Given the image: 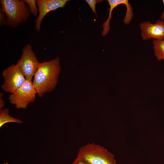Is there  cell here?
Here are the masks:
<instances>
[{
  "mask_svg": "<svg viewBox=\"0 0 164 164\" xmlns=\"http://www.w3.org/2000/svg\"><path fill=\"white\" fill-rule=\"evenodd\" d=\"M7 19L5 14L0 11V26H6Z\"/></svg>",
  "mask_w": 164,
  "mask_h": 164,
  "instance_id": "14",
  "label": "cell"
},
{
  "mask_svg": "<svg viewBox=\"0 0 164 164\" xmlns=\"http://www.w3.org/2000/svg\"><path fill=\"white\" fill-rule=\"evenodd\" d=\"M69 0H36L39 14L35 21V28L37 32L40 31L42 20L49 12L64 7Z\"/></svg>",
  "mask_w": 164,
  "mask_h": 164,
  "instance_id": "7",
  "label": "cell"
},
{
  "mask_svg": "<svg viewBox=\"0 0 164 164\" xmlns=\"http://www.w3.org/2000/svg\"><path fill=\"white\" fill-rule=\"evenodd\" d=\"M40 63L31 45L27 44L23 47L21 57L16 64L26 80H32Z\"/></svg>",
  "mask_w": 164,
  "mask_h": 164,
  "instance_id": "4",
  "label": "cell"
},
{
  "mask_svg": "<svg viewBox=\"0 0 164 164\" xmlns=\"http://www.w3.org/2000/svg\"><path fill=\"white\" fill-rule=\"evenodd\" d=\"M26 3L27 4L31 13L35 16H36L39 14V10L37 6L36 0H24Z\"/></svg>",
  "mask_w": 164,
  "mask_h": 164,
  "instance_id": "12",
  "label": "cell"
},
{
  "mask_svg": "<svg viewBox=\"0 0 164 164\" xmlns=\"http://www.w3.org/2000/svg\"><path fill=\"white\" fill-rule=\"evenodd\" d=\"M152 43L154 55L157 60L164 61V40L154 39Z\"/></svg>",
  "mask_w": 164,
  "mask_h": 164,
  "instance_id": "10",
  "label": "cell"
},
{
  "mask_svg": "<svg viewBox=\"0 0 164 164\" xmlns=\"http://www.w3.org/2000/svg\"><path fill=\"white\" fill-rule=\"evenodd\" d=\"M3 164H9L8 163H4Z\"/></svg>",
  "mask_w": 164,
  "mask_h": 164,
  "instance_id": "18",
  "label": "cell"
},
{
  "mask_svg": "<svg viewBox=\"0 0 164 164\" xmlns=\"http://www.w3.org/2000/svg\"><path fill=\"white\" fill-rule=\"evenodd\" d=\"M88 164H116L114 155L103 146L88 143L81 147L77 157Z\"/></svg>",
  "mask_w": 164,
  "mask_h": 164,
  "instance_id": "3",
  "label": "cell"
},
{
  "mask_svg": "<svg viewBox=\"0 0 164 164\" xmlns=\"http://www.w3.org/2000/svg\"><path fill=\"white\" fill-rule=\"evenodd\" d=\"M10 122H14L19 124L23 122L21 120L10 116L8 108H6L3 110L0 109V127L5 124Z\"/></svg>",
  "mask_w": 164,
  "mask_h": 164,
  "instance_id": "11",
  "label": "cell"
},
{
  "mask_svg": "<svg viewBox=\"0 0 164 164\" xmlns=\"http://www.w3.org/2000/svg\"><path fill=\"white\" fill-rule=\"evenodd\" d=\"M61 67L58 57L48 61L40 63L35 74L32 83L39 97L55 89L58 82Z\"/></svg>",
  "mask_w": 164,
  "mask_h": 164,
  "instance_id": "1",
  "label": "cell"
},
{
  "mask_svg": "<svg viewBox=\"0 0 164 164\" xmlns=\"http://www.w3.org/2000/svg\"><path fill=\"white\" fill-rule=\"evenodd\" d=\"M141 34L144 40L154 39L164 40V21L159 20L155 23L145 21L139 25Z\"/></svg>",
  "mask_w": 164,
  "mask_h": 164,
  "instance_id": "8",
  "label": "cell"
},
{
  "mask_svg": "<svg viewBox=\"0 0 164 164\" xmlns=\"http://www.w3.org/2000/svg\"><path fill=\"white\" fill-rule=\"evenodd\" d=\"M3 95V94L2 93H1L0 94V109H1L2 108L4 105V101L2 99V96Z\"/></svg>",
  "mask_w": 164,
  "mask_h": 164,
  "instance_id": "16",
  "label": "cell"
},
{
  "mask_svg": "<svg viewBox=\"0 0 164 164\" xmlns=\"http://www.w3.org/2000/svg\"><path fill=\"white\" fill-rule=\"evenodd\" d=\"M107 1L110 6L109 15L108 19L103 23V30L102 32L103 36L106 35L110 30V21L111 18V13L113 9L120 4L125 5L126 7L131 5L128 0H108Z\"/></svg>",
  "mask_w": 164,
  "mask_h": 164,
  "instance_id": "9",
  "label": "cell"
},
{
  "mask_svg": "<svg viewBox=\"0 0 164 164\" xmlns=\"http://www.w3.org/2000/svg\"><path fill=\"white\" fill-rule=\"evenodd\" d=\"M36 94L32 80H26L23 85L9 95V99L16 108L26 109L29 104L34 101Z\"/></svg>",
  "mask_w": 164,
  "mask_h": 164,
  "instance_id": "5",
  "label": "cell"
},
{
  "mask_svg": "<svg viewBox=\"0 0 164 164\" xmlns=\"http://www.w3.org/2000/svg\"><path fill=\"white\" fill-rule=\"evenodd\" d=\"M2 75L4 80L1 87L11 94L23 85L26 80L16 64H12L5 69Z\"/></svg>",
  "mask_w": 164,
  "mask_h": 164,
  "instance_id": "6",
  "label": "cell"
},
{
  "mask_svg": "<svg viewBox=\"0 0 164 164\" xmlns=\"http://www.w3.org/2000/svg\"><path fill=\"white\" fill-rule=\"evenodd\" d=\"M162 1L163 3V4L164 5V0H163ZM161 20H162V21H163V20L164 19V9L163 11L161 16Z\"/></svg>",
  "mask_w": 164,
  "mask_h": 164,
  "instance_id": "17",
  "label": "cell"
},
{
  "mask_svg": "<svg viewBox=\"0 0 164 164\" xmlns=\"http://www.w3.org/2000/svg\"><path fill=\"white\" fill-rule=\"evenodd\" d=\"M72 164H88L77 157L74 160Z\"/></svg>",
  "mask_w": 164,
  "mask_h": 164,
  "instance_id": "15",
  "label": "cell"
},
{
  "mask_svg": "<svg viewBox=\"0 0 164 164\" xmlns=\"http://www.w3.org/2000/svg\"><path fill=\"white\" fill-rule=\"evenodd\" d=\"M0 3V11L6 15V26L16 28L26 22L30 17L31 12L24 0H1Z\"/></svg>",
  "mask_w": 164,
  "mask_h": 164,
  "instance_id": "2",
  "label": "cell"
},
{
  "mask_svg": "<svg viewBox=\"0 0 164 164\" xmlns=\"http://www.w3.org/2000/svg\"><path fill=\"white\" fill-rule=\"evenodd\" d=\"M85 1L88 3L93 12L95 13L96 16L97 13L95 10V5L97 3H99L101 2L102 0H85Z\"/></svg>",
  "mask_w": 164,
  "mask_h": 164,
  "instance_id": "13",
  "label": "cell"
}]
</instances>
